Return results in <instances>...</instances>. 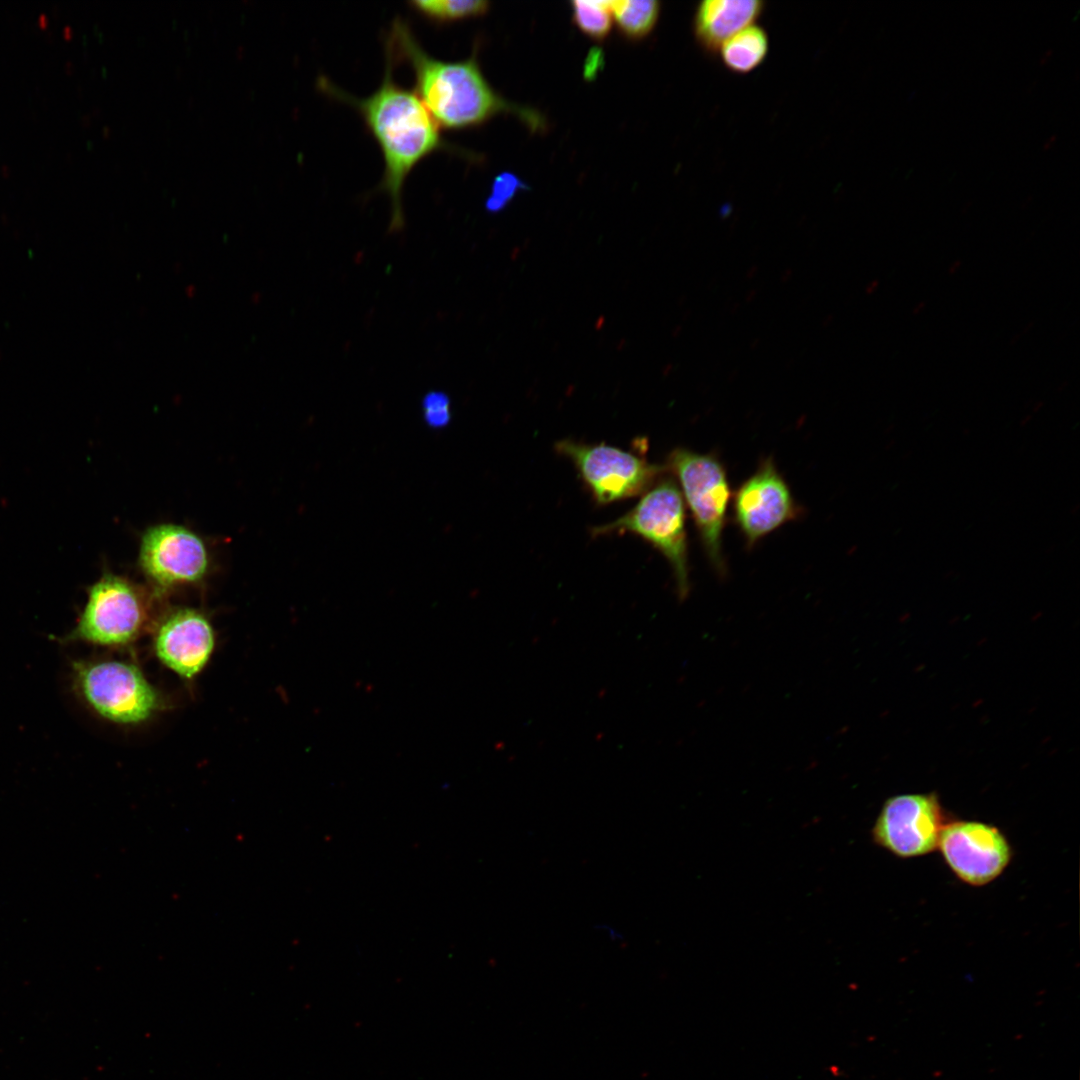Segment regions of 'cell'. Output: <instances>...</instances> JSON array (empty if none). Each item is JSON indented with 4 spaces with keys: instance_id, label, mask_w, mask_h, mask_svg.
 <instances>
[{
    "instance_id": "19",
    "label": "cell",
    "mask_w": 1080,
    "mask_h": 1080,
    "mask_svg": "<svg viewBox=\"0 0 1080 1080\" xmlns=\"http://www.w3.org/2000/svg\"><path fill=\"white\" fill-rule=\"evenodd\" d=\"M425 415L432 424H443L449 418V401L441 392H431L424 399Z\"/></svg>"
},
{
    "instance_id": "4",
    "label": "cell",
    "mask_w": 1080,
    "mask_h": 1080,
    "mask_svg": "<svg viewBox=\"0 0 1080 1080\" xmlns=\"http://www.w3.org/2000/svg\"><path fill=\"white\" fill-rule=\"evenodd\" d=\"M665 467L679 482L710 564L724 576L727 569L722 536L732 494L723 463L713 453L676 448L668 455Z\"/></svg>"
},
{
    "instance_id": "18",
    "label": "cell",
    "mask_w": 1080,
    "mask_h": 1080,
    "mask_svg": "<svg viewBox=\"0 0 1080 1080\" xmlns=\"http://www.w3.org/2000/svg\"><path fill=\"white\" fill-rule=\"evenodd\" d=\"M527 189V185L515 174L502 172L498 174L491 186V192L485 201V208L491 213L504 209L517 193Z\"/></svg>"
},
{
    "instance_id": "6",
    "label": "cell",
    "mask_w": 1080,
    "mask_h": 1080,
    "mask_svg": "<svg viewBox=\"0 0 1080 1080\" xmlns=\"http://www.w3.org/2000/svg\"><path fill=\"white\" fill-rule=\"evenodd\" d=\"M148 621L143 593L125 578L105 574L89 588L80 617L65 640L124 646L144 632Z\"/></svg>"
},
{
    "instance_id": "22",
    "label": "cell",
    "mask_w": 1080,
    "mask_h": 1080,
    "mask_svg": "<svg viewBox=\"0 0 1080 1080\" xmlns=\"http://www.w3.org/2000/svg\"><path fill=\"white\" fill-rule=\"evenodd\" d=\"M925 308H926V302H925V301H921V302L917 303V304H916V305L914 306V308L912 309V314H913V315H917V314H920V313H921V312H922V311H923V310H924Z\"/></svg>"
},
{
    "instance_id": "20",
    "label": "cell",
    "mask_w": 1080,
    "mask_h": 1080,
    "mask_svg": "<svg viewBox=\"0 0 1080 1080\" xmlns=\"http://www.w3.org/2000/svg\"><path fill=\"white\" fill-rule=\"evenodd\" d=\"M961 266H962V261H961L960 259H956V260H954V261H953V262H952V263H951V264L949 265V267H948V269H947V271H948V274H949V275H954L955 273H957V272H958V271L960 270Z\"/></svg>"
},
{
    "instance_id": "13",
    "label": "cell",
    "mask_w": 1080,
    "mask_h": 1080,
    "mask_svg": "<svg viewBox=\"0 0 1080 1080\" xmlns=\"http://www.w3.org/2000/svg\"><path fill=\"white\" fill-rule=\"evenodd\" d=\"M765 9L762 0H703L692 18L695 42L706 54L717 55L727 39L757 23Z\"/></svg>"
},
{
    "instance_id": "14",
    "label": "cell",
    "mask_w": 1080,
    "mask_h": 1080,
    "mask_svg": "<svg viewBox=\"0 0 1080 1080\" xmlns=\"http://www.w3.org/2000/svg\"><path fill=\"white\" fill-rule=\"evenodd\" d=\"M769 49L770 40L766 29L755 23L727 39L717 54L729 72L745 75L763 64Z\"/></svg>"
},
{
    "instance_id": "21",
    "label": "cell",
    "mask_w": 1080,
    "mask_h": 1080,
    "mask_svg": "<svg viewBox=\"0 0 1080 1080\" xmlns=\"http://www.w3.org/2000/svg\"><path fill=\"white\" fill-rule=\"evenodd\" d=\"M879 284V280L877 279L870 281L865 288V292L867 294H873L878 289Z\"/></svg>"
},
{
    "instance_id": "1",
    "label": "cell",
    "mask_w": 1080,
    "mask_h": 1080,
    "mask_svg": "<svg viewBox=\"0 0 1080 1080\" xmlns=\"http://www.w3.org/2000/svg\"><path fill=\"white\" fill-rule=\"evenodd\" d=\"M393 66V60L386 55L381 84L364 98L344 92L325 77L318 80V88L355 108L377 142L384 162L378 189L388 195L391 202L389 231L398 232L405 223L403 187L412 170L435 152H459L442 137L440 127L415 92L394 80Z\"/></svg>"
},
{
    "instance_id": "8",
    "label": "cell",
    "mask_w": 1080,
    "mask_h": 1080,
    "mask_svg": "<svg viewBox=\"0 0 1080 1080\" xmlns=\"http://www.w3.org/2000/svg\"><path fill=\"white\" fill-rule=\"evenodd\" d=\"M945 824L934 793L900 794L885 801L871 834L881 848L895 856L911 858L934 851Z\"/></svg>"
},
{
    "instance_id": "17",
    "label": "cell",
    "mask_w": 1080,
    "mask_h": 1080,
    "mask_svg": "<svg viewBox=\"0 0 1080 1080\" xmlns=\"http://www.w3.org/2000/svg\"><path fill=\"white\" fill-rule=\"evenodd\" d=\"M576 26L593 40L605 39L612 28L610 1L575 0L571 2Z\"/></svg>"
},
{
    "instance_id": "2",
    "label": "cell",
    "mask_w": 1080,
    "mask_h": 1080,
    "mask_svg": "<svg viewBox=\"0 0 1080 1080\" xmlns=\"http://www.w3.org/2000/svg\"><path fill=\"white\" fill-rule=\"evenodd\" d=\"M386 55L407 63L414 74V92L440 129L458 131L482 125L499 113L511 112L485 78L475 54L445 61L428 54L409 23L394 19L386 39Z\"/></svg>"
},
{
    "instance_id": "3",
    "label": "cell",
    "mask_w": 1080,
    "mask_h": 1080,
    "mask_svg": "<svg viewBox=\"0 0 1080 1080\" xmlns=\"http://www.w3.org/2000/svg\"><path fill=\"white\" fill-rule=\"evenodd\" d=\"M682 494L674 479L657 481L639 502L620 518L594 528L593 535L614 532L634 533L668 561L680 600L690 592L686 512Z\"/></svg>"
},
{
    "instance_id": "7",
    "label": "cell",
    "mask_w": 1080,
    "mask_h": 1080,
    "mask_svg": "<svg viewBox=\"0 0 1080 1080\" xmlns=\"http://www.w3.org/2000/svg\"><path fill=\"white\" fill-rule=\"evenodd\" d=\"M556 450L569 458L599 504L644 494L667 469L609 445L559 441Z\"/></svg>"
},
{
    "instance_id": "11",
    "label": "cell",
    "mask_w": 1080,
    "mask_h": 1080,
    "mask_svg": "<svg viewBox=\"0 0 1080 1080\" xmlns=\"http://www.w3.org/2000/svg\"><path fill=\"white\" fill-rule=\"evenodd\" d=\"M139 564L154 586L165 590L194 583L207 572V549L201 538L175 524H159L143 535Z\"/></svg>"
},
{
    "instance_id": "9",
    "label": "cell",
    "mask_w": 1080,
    "mask_h": 1080,
    "mask_svg": "<svg viewBox=\"0 0 1080 1080\" xmlns=\"http://www.w3.org/2000/svg\"><path fill=\"white\" fill-rule=\"evenodd\" d=\"M801 512L771 457L762 459L755 472L738 486L732 499L733 522L750 548L797 519Z\"/></svg>"
},
{
    "instance_id": "5",
    "label": "cell",
    "mask_w": 1080,
    "mask_h": 1080,
    "mask_svg": "<svg viewBox=\"0 0 1080 1080\" xmlns=\"http://www.w3.org/2000/svg\"><path fill=\"white\" fill-rule=\"evenodd\" d=\"M74 685L100 717L121 725L144 723L164 709L165 701L141 669L123 660H78Z\"/></svg>"
},
{
    "instance_id": "12",
    "label": "cell",
    "mask_w": 1080,
    "mask_h": 1080,
    "mask_svg": "<svg viewBox=\"0 0 1080 1080\" xmlns=\"http://www.w3.org/2000/svg\"><path fill=\"white\" fill-rule=\"evenodd\" d=\"M153 647L163 665L190 680L203 670L214 651V629L202 612L178 608L157 624Z\"/></svg>"
},
{
    "instance_id": "10",
    "label": "cell",
    "mask_w": 1080,
    "mask_h": 1080,
    "mask_svg": "<svg viewBox=\"0 0 1080 1080\" xmlns=\"http://www.w3.org/2000/svg\"><path fill=\"white\" fill-rule=\"evenodd\" d=\"M937 848L952 872L972 886L996 879L1013 855L1005 835L997 827L979 821L945 824Z\"/></svg>"
},
{
    "instance_id": "16",
    "label": "cell",
    "mask_w": 1080,
    "mask_h": 1080,
    "mask_svg": "<svg viewBox=\"0 0 1080 1080\" xmlns=\"http://www.w3.org/2000/svg\"><path fill=\"white\" fill-rule=\"evenodd\" d=\"M409 8L435 25L476 18L487 14L490 3L483 0H412Z\"/></svg>"
},
{
    "instance_id": "15",
    "label": "cell",
    "mask_w": 1080,
    "mask_h": 1080,
    "mask_svg": "<svg viewBox=\"0 0 1080 1080\" xmlns=\"http://www.w3.org/2000/svg\"><path fill=\"white\" fill-rule=\"evenodd\" d=\"M612 18L619 31L628 39L646 37L656 26L661 5L655 0L610 1Z\"/></svg>"
}]
</instances>
